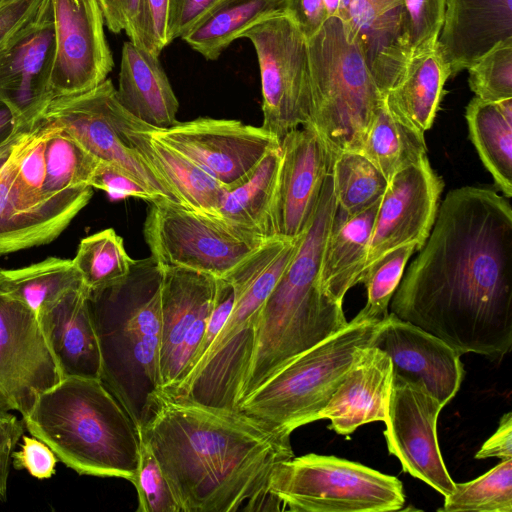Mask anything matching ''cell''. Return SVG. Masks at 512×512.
<instances>
[{"mask_svg":"<svg viewBox=\"0 0 512 512\" xmlns=\"http://www.w3.org/2000/svg\"><path fill=\"white\" fill-rule=\"evenodd\" d=\"M393 294L398 318L461 355L502 359L512 347V208L464 186L439 204L431 232Z\"/></svg>","mask_w":512,"mask_h":512,"instance_id":"cell-1","label":"cell"},{"mask_svg":"<svg viewBox=\"0 0 512 512\" xmlns=\"http://www.w3.org/2000/svg\"><path fill=\"white\" fill-rule=\"evenodd\" d=\"M137 430L181 512L279 510L268 483L274 467L294 456L291 434L238 409L203 405L163 390Z\"/></svg>","mask_w":512,"mask_h":512,"instance_id":"cell-2","label":"cell"},{"mask_svg":"<svg viewBox=\"0 0 512 512\" xmlns=\"http://www.w3.org/2000/svg\"><path fill=\"white\" fill-rule=\"evenodd\" d=\"M23 422L79 475L131 482L136 474L138 430L99 378H62L37 398Z\"/></svg>","mask_w":512,"mask_h":512,"instance_id":"cell-3","label":"cell"},{"mask_svg":"<svg viewBox=\"0 0 512 512\" xmlns=\"http://www.w3.org/2000/svg\"><path fill=\"white\" fill-rule=\"evenodd\" d=\"M158 272V271H157ZM160 278L131 281L89 292L100 351V380L136 428L149 419L161 391Z\"/></svg>","mask_w":512,"mask_h":512,"instance_id":"cell-4","label":"cell"},{"mask_svg":"<svg viewBox=\"0 0 512 512\" xmlns=\"http://www.w3.org/2000/svg\"><path fill=\"white\" fill-rule=\"evenodd\" d=\"M325 241L317 229L304 233L264 303L239 403L291 359L347 325L343 304L320 288Z\"/></svg>","mask_w":512,"mask_h":512,"instance_id":"cell-5","label":"cell"},{"mask_svg":"<svg viewBox=\"0 0 512 512\" xmlns=\"http://www.w3.org/2000/svg\"><path fill=\"white\" fill-rule=\"evenodd\" d=\"M283 271L282 262L256 252L223 277L234 288L233 306L223 328L190 372L164 392L211 407L237 409L260 312Z\"/></svg>","mask_w":512,"mask_h":512,"instance_id":"cell-6","label":"cell"},{"mask_svg":"<svg viewBox=\"0 0 512 512\" xmlns=\"http://www.w3.org/2000/svg\"><path fill=\"white\" fill-rule=\"evenodd\" d=\"M310 123L329 152L360 151L374 114L384 101L364 55L338 17L307 39Z\"/></svg>","mask_w":512,"mask_h":512,"instance_id":"cell-7","label":"cell"},{"mask_svg":"<svg viewBox=\"0 0 512 512\" xmlns=\"http://www.w3.org/2000/svg\"><path fill=\"white\" fill-rule=\"evenodd\" d=\"M381 321L358 313L345 327L287 362L237 409L289 434L318 420L361 350L371 345Z\"/></svg>","mask_w":512,"mask_h":512,"instance_id":"cell-8","label":"cell"},{"mask_svg":"<svg viewBox=\"0 0 512 512\" xmlns=\"http://www.w3.org/2000/svg\"><path fill=\"white\" fill-rule=\"evenodd\" d=\"M268 490L278 507L294 512H391L401 510L405 502L398 478L314 453L278 463Z\"/></svg>","mask_w":512,"mask_h":512,"instance_id":"cell-9","label":"cell"},{"mask_svg":"<svg viewBox=\"0 0 512 512\" xmlns=\"http://www.w3.org/2000/svg\"><path fill=\"white\" fill-rule=\"evenodd\" d=\"M148 203L143 233L156 269L223 278L269 239L168 200Z\"/></svg>","mask_w":512,"mask_h":512,"instance_id":"cell-10","label":"cell"},{"mask_svg":"<svg viewBox=\"0 0 512 512\" xmlns=\"http://www.w3.org/2000/svg\"><path fill=\"white\" fill-rule=\"evenodd\" d=\"M261 77L262 128L279 141L310 123L311 92L307 38L285 13L265 17L245 30Z\"/></svg>","mask_w":512,"mask_h":512,"instance_id":"cell-11","label":"cell"},{"mask_svg":"<svg viewBox=\"0 0 512 512\" xmlns=\"http://www.w3.org/2000/svg\"><path fill=\"white\" fill-rule=\"evenodd\" d=\"M126 114L107 78L89 91L52 98L40 116L64 128L100 161L120 168L159 199L182 205L132 145L125 130Z\"/></svg>","mask_w":512,"mask_h":512,"instance_id":"cell-12","label":"cell"},{"mask_svg":"<svg viewBox=\"0 0 512 512\" xmlns=\"http://www.w3.org/2000/svg\"><path fill=\"white\" fill-rule=\"evenodd\" d=\"M151 134L224 187L243 178L280 141L265 129L238 120L200 117Z\"/></svg>","mask_w":512,"mask_h":512,"instance_id":"cell-13","label":"cell"},{"mask_svg":"<svg viewBox=\"0 0 512 512\" xmlns=\"http://www.w3.org/2000/svg\"><path fill=\"white\" fill-rule=\"evenodd\" d=\"M55 48L49 87L54 97L89 91L114 66L98 0H51Z\"/></svg>","mask_w":512,"mask_h":512,"instance_id":"cell-14","label":"cell"},{"mask_svg":"<svg viewBox=\"0 0 512 512\" xmlns=\"http://www.w3.org/2000/svg\"><path fill=\"white\" fill-rule=\"evenodd\" d=\"M444 406L420 385L393 376L384 436L388 451L404 472L425 482L443 496L455 482L442 458L437 420Z\"/></svg>","mask_w":512,"mask_h":512,"instance_id":"cell-15","label":"cell"},{"mask_svg":"<svg viewBox=\"0 0 512 512\" xmlns=\"http://www.w3.org/2000/svg\"><path fill=\"white\" fill-rule=\"evenodd\" d=\"M61 379L37 315L0 292V397L25 418Z\"/></svg>","mask_w":512,"mask_h":512,"instance_id":"cell-16","label":"cell"},{"mask_svg":"<svg viewBox=\"0 0 512 512\" xmlns=\"http://www.w3.org/2000/svg\"><path fill=\"white\" fill-rule=\"evenodd\" d=\"M161 390L188 372L210 312L215 278L184 268H160Z\"/></svg>","mask_w":512,"mask_h":512,"instance_id":"cell-17","label":"cell"},{"mask_svg":"<svg viewBox=\"0 0 512 512\" xmlns=\"http://www.w3.org/2000/svg\"><path fill=\"white\" fill-rule=\"evenodd\" d=\"M15 134L0 143V257L54 241L93 195L91 187L49 198L28 193L11 157Z\"/></svg>","mask_w":512,"mask_h":512,"instance_id":"cell-18","label":"cell"},{"mask_svg":"<svg viewBox=\"0 0 512 512\" xmlns=\"http://www.w3.org/2000/svg\"><path fill=\"white\" fill-rule=\"evenodd\" d=\"M443 187L427 157L388 181L374 220L365 268L399 246L416 243L421 249L434 224Z\"/></svg>","mask_w":512,"mask_h":512,"instance_id":"cell-19","label":"cell"},{"mask_svg":"<svg viewBox=\"0 0 512 512\" xmlns=\"http://www.w3.org/2000/svg\"><path fill=\"white\" fill-rule=\"evenodd\" d=\"M280 146L271 228L273 236L294 239L308 226L334 157L311 125L287 133Z\"/></svg>","mask_w":512,"mask_h":512,"instance_id":"cell-20","label":"cell"},{"mask_svg":"<svg viewBox=\"0 0 512 512\" xmlns=\"http://www.w3.org/2000/svg\"><path fill=\"white\" fill-rule=\"evenodd\" d=\"M390 357L393 376L425 388L443 406L464 378L461 354L420 327L389 313L371 342Z\"/></svg>","mask_w":512,"mask_h":512,"instance_id":"cell-21","label":"cell"},{"mask_svg":"<svg viewBox=\"0 0 512 512\" xmlns=\"http://www.w3.org/2000/svg\"><path fill=\"white\" fill-rule=\"evenodd\" d=\"M54 48L53 9L47 0L33 22L0 53V99L20 126H30L53 98L49 79Z\"/></svg>","mask_w":512,"mask_h":512,"instance_id":"cell-22","label":"cell"},{"mask_svg":"<svg viewBox=\"0 0 512 512\" xmlns=\"http://www.w3.org/2000/svg\"><path fill=\"white\" fill-rule=\"evenodd\" d=\"M337 17L359 45L384 97L402 79L411 58L404 0H340Z\"/></svg>","mask_w":512,"mask_h":512,"instance_id":"cell-23","label":"cell"},{"mask_svg":"<svg viewBox=\"0 0 512 512\" xmlns=\"http://www.w3.org/2000/svg\"><path fill=\"white\" fill-rule=\"evenodd\" d=\"M512 39V0H445L437 48L450 77L468 69L497 43Z\"/></svg>","mask_w":512,"mask_h":512,"instance_id":"cell-24","label":"cell"},{"mask_svg":"<svg viewBox=\"0 0 512 512\" xmlns=\"http://www.w3.org/2000/svg\"><path fill=\"white\" fill-rule=\"evenodd\" d=\"M88 296L84 286L71 289L37 316L62 378L100 377V351Z\"/></svg>","mask_w":512,"mask_h":512,"instance_id":"cell-25","label":"cell"},{"mask_svg":"<svg viewBox=\"0 0 512 512\" xmlns=\"http://www.w3.org/2000/svg\"><path fill=\"white\" fill-rule=\"evenodd\" d=\"M392 380L387 353L372 345L363 348L318 420L329 419L330 428L340 435H350L364 424L385 422Z\"/></svg>","mask_w":512,"mask_h":512,"instance_id":"cell-26","label":"cell"},{"mask_svg":"<svg viewBox=\"0 0 512 512\" xmlns=\"http://www.w3.org/2000/svg\"><path fill=\"white\" fill-rule=\"evenodd\" d=\"M153 127L129 112L125 130L140 156L172 190L180 203L193 211L219 217L225 187L195 163L151 134Z\"/></svg>","mask_w":512,"mask_h":512,"instance_id":"cell-27","label":"cell"},{"mask_svg":"<svg viewBox=\"0 0 512 512\" xmlns=\"http://www.w3.org/2000/svg\"><path fill=\"white\" fill-rule=\"evenodd\" d=\"M116 95L127 112L155 129L178 122L179 101L159 57L130 40L122 47Z\"/></svg>","mask_w":512,"mask_h":512,"instance_id":"cell-28","label":"cell"},{"mask_svg":"<svg viewBox=\"0 0 512 512\" xmlns=\"http://www.w3.org/2000/svg\"><path fill=\"white\" fill-rule=\"evenodd\" d=\"M380 200L352 216L336 208L324 245L319 282L321 290L339 303L343 304L347 291L358 284L365 268Z\"/></svg>","mask_w":512,"mask_h":512,"instance_id":"cell-29","label":"cell"},{"mask_svg":"<svg viewBox=\"0 0 512 512\" xmlns=\"http://www.w3.org/2000/svg\"><path fill=\"white\" fill-rule=\"evenodd\" d=\"M449 77L436 44L410 58L402 79L385 94V105L404 124L425 133L434 122Z\"/></svg>","mask_w":512,"mask_h":512,"instance_id":"cell-30","label":"cell"},{"mask_svg":"<svg viewBox=\"0 0 512 512\" xmlns=\"http://www.w3.org/2000/svg\"><path fill=\"white\" fill-rule=\"evenodd\" d=\"M281 160L280 144L266 152L243 178L225 187L220 219L263 238L275 237L271 228V208Z\"/></svg>","mask_w":512,"mask_h":512,"instance_id":"cell-31","label":"cell"},{"mask_svg":"<svg viewBox=\"0 0 512 512\" xmlns=\"http://www.w3.org/2000/svg\"><path fill=\"white\" fill-rule=\"evenodd\" d=\"M469 136L483 165L506 198L512 196V98L474 97L466 107Z\"/></svg>","mask_w":512,"mask_h":512,"instance_id":"cell-32","label":"cell"},{"mask_svg":"<svg viewBox=\"0 0 512 512\" xmlns=\"http://www.w3.org/2000/svg\"><path fill=\"white\" fill-rule=\"evenodd\" d=\"M279 12L281 0H226L181 39L205 59L216 60L245 30Z\"/></svg>","mask_w":512,"mask_h":512,"instance_id":"cell-33","label":"cell"},{"mask_svg":"<svg viewBox=\"0 0 512 512\" xmlns=\"http://www.w3.org/2000/svg\"><path fill=\"white\" fill-rule=\"evenodd\" d=\"M359 152L387 181L400 170L427 157L424 133L395 117L384 101L372 118Z\"/></svg>","mask_w":512,"mask_h":512,"instance_id":"cell-34","label":"cell"},{"mask_svg":"<svg viewBox=\"0 0 512 512\" xmlns=\"http://www.w3.org/2000/svg\"><path fill=\"white\" fill-rule=\"evenodd\" d=\"M83 286L72 259L47 257L15 269H0V292L18 300L37 316L67 291Z\"/></svg>","mask_w":512,"mask_h":512,"instance_id":"cell-35","label":"cell"},{"mask_svg":"<svg viewBox=\"0 0 512 512\" xmlns=\"http://www.w3.org/2000/svg\"><path fill=\"white\" fill-rule=\"evenodd\" d=\"M38 119L45 138V193L55 195L90 187L100 160L61 126L41 116Z\"/></svg>","mask_w":512,"mask_h":512,"instance_id":"cell-36","label":"cell"},{"mask_svg":"<svg viewBox=\"0 0 512 512\" xmlns=\"http://www.w3.org/2000/svg\"><path fill=\"white\" fill-rule=\"evenodd\" d=\"M72 261L89 292L125 282L133 266L123 239L112 228L83 238Z\"/></svg>","mask_w":512,"mask_h":512,"instance_id":"cell-37","label":"cell"},{"mask_svg":"<svg viewBox=\"0 0 512 512\" xmlns=\"http://www.w3.org/2000/svg\"><path fill=\"white\" fill-rule=\"evenodd\" d=\"M337 209L352 216L380 200L387 188L384 175L358 151H343L331 167Z\"/></svg>","mask_w":512,"mask_h":512,"instance_id":"cell-38","label":"cell"},{"mask_svg":"<svg viewBox=\"0 0 512 512\" xmlns=\"http://www.w3.org/2000/svg\"><path fill=\"white\" fill-rule=\"evenodd\" d=\"M444 497L440 512H512V459L472 481L455 483L452 493Z\"/></svg>","mask_w":512,"mask_h":512,"instance_id":"cell-39","label":"cell"},{"mask_svg":"<svg viewBox=\"0 0 512 512\" xmlns=\"http://www.w3.org/2000/svg\"><path fill=\"white\" fill-rule=\"evenodd\" d=\"M418 251L416 243L394 248L365 268L358 283L366 288L367 301L358 312L370 320H383L389 314V304L405 272L412 254Z\"/></svg>","mask_w":512,"mask_h":512,"instance_id":"cell-40","label":"cell"},{"mask_svg":"<svg viewBox=\"0 0 512 512\" xmlns=\"http://www.w3.org/2000/svg\"><path fill=\"white\" fill-rule=\"evenodd\" d=\"M468 72L475 97L489 102L512 98V39L497 43Z\"/></svg>","mask_w":512,"mask_h":512,"instance_id":"cell-41","label":"cell"},{"mask_svg":"<svg viewBox=\"0 0 512 512\" xmlns=\"http://www.w3.org/2000/svg\"><path fill=\"white\" fill-rule=\"evenodd\" d=\"M139 441L138 467L131 481L137 491V512H181L155 455L143 439Z\"/></svg>","mask_w":512,"mask_h":512,"instance_id":"cell-42","label":"cell"},{"mask_svg":"<svg viewBox=\"0 0 512 512\" xmlns=\"http://www.w3.org/2000/svg\"><path fill=\"white\" fill-rule=\"evenodd\" d=\"M404 7L412 57L437 44L444 21L445 0H404Z\"/></svg>","mask_w":512,"mask_h":512,"instance_id":"cell-43","label":"cell"},{"mask_svg":"<svg viewBox=\"0 0 512 512\" xmlns=\"http://www.w3.org/2000/svg\"><path fill=\"white\" fill-rule=\"evenodd\" d=\"M169 0H141L137 18L127 33L130 41L160 56L168 41Z\"/></svg>","mask_w":512,"mask_h":512,"instance_id":"cell-44","label":"cell"},{"mask_svg":"<svg viewBox=\"0 0 512 512\" xmlns=\"http://www.w3.org/2000/svg\"><path fill=\"white\" fill-rule=\"evenodd\" d=\"M47 0H0V53L33 22Z\"/></svg>","mask_w":512,"mask_h":512,"instance_id":"cell-45","label":"cell"},{"mask_svg":"<svg viewBox=\"0 0 512 512\" xmlns=\"http://www.w3.org/2000/svg\"><path fill=\"white\" fill-rule=\"evenodd\" d=\"M233 302L234 288L232 284L225 278H215L214 295L205 330L186 375L200 361L223 328L232 309Z\"/></svg>","mask_w":512,"mask_h":512,"instance_id":"cell-46","label":"cell"},{"mask_svg":"<svg viewBox=\"0 0 512 512\" xmlns=\"http://www.w3.org/2000/svg\"><path fill=\"white\" fill-rule=\"evenodd\" d=\"M89 186L102 190L114 198L135 197L147 202L159 199L129 174L102 161L98 163Z\"/></svg>","mask_w":512,"mask_h":512,"instance_id":"cell-47","label":"cell"},{"mask_svg":"<svg viewBox=\"0 0 512 512\" xmlns=\"http://www.w3.org/2000/svg\"><path fill=\"white\" fill-rule=\"evenodd\" d=\"M226 0H169L168 41L182 38Z\"/></svg>","mask_w":512,"mask_h":512,"instance_id":"cell-48","label":"cell"},{"mask_svg":"<svg viewBox=\"0 0 512 512\" xmlns=\"http://www.w3.org/2000/svg\"><path fill=\"white\" fill-rule=\"evenodd\" d=\"M11 458L15 469H24L37 479L52 477L58 461L50 447L34 436H23L21 450L12 452Z\"/></svg>","mask_w":512,"mask_h":512,"instance_id":"cell-49","label":"cell"},{"mask_svg":"<svg viewBox=\"0 0 512 512\" xmlns=\"http://www.w3.org/2000/svg\"><path fill=\"white\" fill-rule=\"evenodd\" d=\"M10 406L0 397V501L7 499V483L13 448L23 437L24 422L11 413Z\"/></svg>","mask_w":512,"mask_h":512,"instance_id":"cell-50","label":"cell"},{"mask_svg":"<svg viewBox=\"0 0 512 512\" xmlns=\"http://www.w3.org/2000/svg\"><path fill=\"white\" fill-rule=\"evenodd\" d=\"M282 12L288 15L308 39L328 19L323 0H281Z\"/></svg>","mask_w":512,"mask_h":512,"instance_id":"cell-51","label":"cell"},{"mask_svg":"<svg viewBox=\"0 0 512 512\" xmlns=\"http://www.w3.org/2000/svg\"><path fill=\"white\" fill-rule=\"evenodd\" d=\"M98 3L105 26L113 33L127 34L137 18L141 0H98Z\"/></svg>","mask_w":512,"mask_h":512,"instance_id":"cell-52","label":"cell"},{"mask_svg":"<svg viewBox=\"0 0 512 512\" xmlns=\"http://www.w3.org/2000/svg\"><path fill=\"white\" fill-rule=\"evenodd\" d=\"M498 458L501 461L512 459V413H505L495 433L485 441L476 453L475 459Z\"/></svg>","mask_w":512,"mask_h":512,"instance_id":"cell-53","label":"cell"},{"mask_svg":"<svg viewBox=\"0 0 512 512\" xmlns=\"http://www.w3.org/2000/svg\"><path fill=\"white\" fill-rule=\"evenodd\" d=\"M22 127L25 126L18 124L10 107L0 99V143L10 138Z\"/></svg>","mask_w":512,"mask_h":512,"instance_id":"cell-54","label":"cell"},{"mask_svg":"<svg viewBox=\"0 0 512 512\" xmlns=\"http://www.w3.org/2000/svg\"><path fill=\"white\" fill-rule=\"evenodd\" d=\"M324 6L326 9V13L328 18L337 17L339 8H340V0H323Z\"/></svg>","mask_w":512,"mask_h":512,"instance_id":"cell-55","label":"cell"}]
</instances>
